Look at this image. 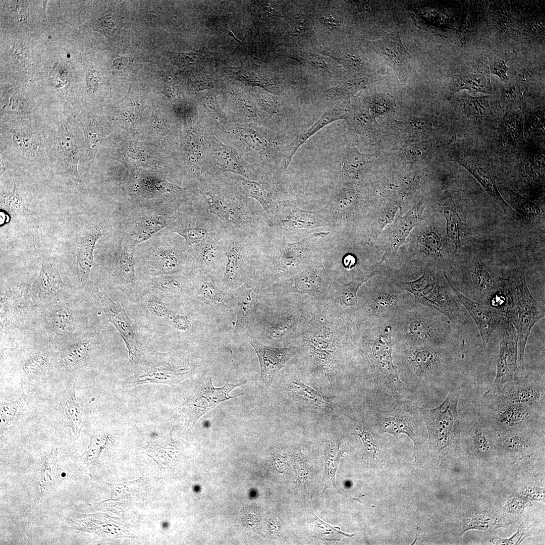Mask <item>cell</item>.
<instances>
[{
	"mask_svg": "<svg viewBox=\"0 0 545 545\" xmlns=\"http://www.w3.org/2000/svg\"><path fill=\"white\" fill-rule=\"evenodd\" d=\"M97 295L105 316L113 323L124 340L129 354L128 364L137 365L140 361L144 349L136 324L125 308L114 302L101 288Z\"/></svg>",
	"mask_w": 545,
	"mask_h": 545,
	"instance_id": "14",
	"label": "cell"
},
{
	"mask_svg": "<svg viewBox=\"0 0 545 545\" xmlns=\"http://www.w3.org/2000/svg\"><path fill=\"white\" fill-rule=\"evenodd\" d=\"M257 239H232L230 246L226 253V266L222 277V282L225 286H229L233 284L241 274L242 275L248 274L244 269L257 258Z\"/></svg>",
	"mask_w": 545,
	"mask_h": 545,
	"instance_id": "19",
	"label": "cell"
},
{
	"mask_svg": "<svg viewBox=\"0 0 545 545\" xmlns=\"http://www.w3.org/2000/svg\"><path fill=\"white\" fill-rule=\"evenodd\" d=\"M376 271L367 276L354 279L350 283L341 287L339 294L343 303L347 306H353L357 304V292L361 284L369 278L375 275Z\"/></svg>",
	"mask_w": 545,
	"mask_h": 545,
	"instance_id": "48",
	"label": "cell"
},
{
	"mask_svg": "<svg viewBox=\"0 0 545 545\" xmlns=\"http://www.w3.org/2000/svg\"><path fill=\"white\" fill-rule=\"evenodd\" d=\"M213 162L217 172H229L239 174L247 179L257 180V176L245 165L240 157L229 147L215 142L212 149Z\"/></svg>",
	"mask_w": 545,
	"mask_h": 545,
	"instance_id": "29",
	"label": "cell"
},
{
	"mask_svg": "<svg viewBox=\"0 0 545 545\" xmlns=\"http://www.w3.org/2000/svg\"><path fill=\"white\" fill-rule=\"evenodd\" d=\"M499 397L517 403L529 404L544 408V385L529 379L511 382L505 384L497 394Z\"/></svg>",
	"mask_w": 545,
	"mask_h": 545,
	"instance_id": "25",
	"label": "cell"
},
{
	"mask_svg": "<svg viewBox=\"0 0 545 545\" xmlns=\"http://www.w3.org/2000/svg\"><path fill=\"white\" fill-rule=\"evenodd\" d=\"M94 343V338L89 337L67 347L63 352L62 363L66 368L75 367L87 356Z\"/></svg>",
	"mask_w": 545,
	"mask_h": 545,
	"instance_id": "43",
	"label": "cell"
},
{
	"mask_svg": "<svg viewBox=\"0 0 545 545\" xmlns=\"http://www.w3.org/2000/svg\"><path fill=\"white\" fill-rule=\"evenodd\" d=\"M355 263V258L351 255H348L344 258V264L348 267H352Z\"/></svg>",
	"mask_w": 545,
	"mask_h": 545,
	"instance_id": "63",
	"label": "cell"
},
{
	"mask_svg": "<svg viewBox=\"0 0 545 545\" xmlns=\"http://www.w3.org/2000/svg\"><path fill=\"white\" fill-rule=\"evenodd\" d=\"M473 428V440L475 449L477 453L482 457H488L490 453V447L486 439L485 432L478 422L475 423Z\"/></svg>",
	"mask_w": 545,
	"mask_h": 545,
	"instance_id": "54",
	"label": "cell"
},
{
	"mask_svg": "<svg viewBox=\"0 0 545 545\" xmlns=\"http://www.w3.org/2000/svg\"><path fill=\"white\" fill-rule=\"evenodd\" d=\"M249 343L254 349L260 366V378L271 385L277 374L287 362L297 352L295 348H273L265 345L255 339Z\"/></svg>",
	"mask_w": 545,
	"mask_h": 545,
	"instance_id": "21",
	"label": "cell"
},
{
	"mask_svg": "<svg viewBox=\"0 0 545 545\" xmlns=\"http://www.w3.org/2000/svg\"><path fill=\"white\" fill-rule=\"evenodd\" d=\"M347 109L342 104H338L328 108L322 117L309 129L297 138L285 152L284 167L286 170L298 149L312 135L331 122L345 118Z\"/></svg>",
	"mask_w": 545,
	"mask_h": 545,
	"instance_id": "30",
	"label": "cell"
},
{
	"mask_svg": "<svg viewBox=\"0 0 545 545\" xmlns=\"http://www.w3.org/2000/svg\"><path fill=\"white\" fill-rule=\"evenodd\" d=\"M498 327L500 342L497 359V372L491 389L485 393L487 394H497L505 384L519 378L517 332L504 316Z\"/></svg>",
	"mask_w": 545,
	"mask_h": 545,
	"instance_id": "13",
	"label": "cell"
},
{
	"mask_svg": "<svg viewBox=\"0 0 545 545\" xmlns=\"http://www.w3.org/2000/svg\"><path fill=\"white\" fill-rule=\"evenodd\" d=\"M369 82L367 78H356L349 80L342 84L331 88L325 91V96L329 99H335L354 94L364 88Z\"/></svg>",
	"mask_w": 545,
	"mask_h": 545,
	"instance_id": "45",
	"label": "cell"
},
{
	"mask_svg": "<svg viewBox=\"0 0 545 545\" xmlns=\"http://www.w3.org/2000/svg\"><path fill=\"white\" fill-rule=\"evenodd\" d=\"M1 199L6 208L13 215L23 214L28 211V209L18 194L14 181L13 190L9 193L3 194Z\"/></svg>",
	"mask_w": 545,
	"mask_h": 545,
	"instance_id": "50",
	"label": "cell"
},
{
	"mask_svg": "<svg viewBox=\"0 0 545 545\" xmlns=\"http://www.w3.org/2000/svg\"><path fill=\"white\" fill-rule=\"evenodd\" d=\"M232 238L219 231L208 235L201 242L191 246L193 272L210 275L218 269L229 249Z\"/></svg>",
	"mask_w": 545,
	"mask_h": 545,
	"instance_id": "15",
	"label": "cell"
},
{
	"mask_svg": "<svg viewBox=\"0 0 545 545\" xmlns=\"http://www.w3.org/2000/svg\"><path fill=\"white\" fill-rule=\"evenodd\" d=\"M314 526L316 536L323 540H339L344 536L352 535L342 532L339 527L333 526L324 522L316 516L314 521Z\"/></svg>",
	"mask_w": 545,
	"mask_h": 545,
	"instance_id": "49",
	"label": "cell"
},
{
	"mask_svg": "<svg viewBox=\"0 0 545 545\" xmlns=\"http://www.w3.org/2000/svg\"><path fill=\"white\" fill-rule=\"evenodd\" d=\"M452 91L457 92L467 89L470 92H481L491 94L492 87L487 72H477L466 76H462L454 80L450 86Z\"/></svg>",
	"mask_w": 545,
	"mask_h": 545,
	"instance_id": "37",
	"label": "cell"
},
{
	"mask_svg": "<svg viewBox=\"0 0 545 545\" xmlns=\"http://www.w3.org/2000/svg\"><path fill=\"white\" fill-rule=\"evenodd\" d=\"M471 280L479 295L489 301L499 291L500 278H497L492 271L479 259L477 260L471 273Z\"/></svg>",
	"mask_w": 545,
	"mask_h": 545,
	"instance_id": "33",
	"label": "cell"
},
{
	"mask_svg": "<svg viewBox=\"0 0 545 545\" xmlns=\"http://www.w3.org/2000/svg\"><path fill=\"white\" fill-rule=\"evenodd\" d=\"M373 155L361 153L354 147L348 152L343 162V173L350 178H356L368 164L372 161Z\"/></svg>",
	"mask_w": 545,
	"mask_h": 545,
	"instance_id": "44",
	"label": "cell"
},
{
	"mask_svg": "<svg viewBox=\"0 0 545 545\" xmlns=\"http://www.w3.org/2000/svg\"><path fill=\"white\" fill-rule=\"evenodd\" d=\"M423 244L429 253L435 255L441 254L443 247L442 241L440 236L435 231H427L423 237Z\"/></svg>",
	"mask_w": 545,
	"mask_h": 545,
	"instance_id": "56",
	"label": "cell"
},
{
	"mask_svg": "<svg viewBox=\"0 0 545 545\" xmlns=\"http://www.w3.org/2000/svg\"><path fill=\"white\" fill-rule=\"evenodd\" d=\"M369 48L381 56L401 80L407 79L412 57L403 44L398 28L376 40L367 41Z\"/></svg>",
	"mask_w": 545,
	"mask_h": 545,
	"instance_id": "17",
	"label": "cell"
},
{
	"mask_svg": "<svg viewBox=\"0 0 545 545\" xmlns=\"http://www.w3.org/2000/svg\"><path fill=\"white\" fill-rule=\"evenodd\" d=\"M459 102L466 114L480 119L485 116L490 107L487 97H466L461 99Z\"/></svg>",
	"mask_w": 545,
	"mask_h": 545,
	"instance_id": "47",
	"label": "cell"
},
{
	"mask_svg": "<svg viewBox=\"0 0 545 545\" xmlns=\"http://www.w3.org/2000/svg\"><path fill=\"white\" fill-rule=\"evenodd\" d=\"M245 383V381L236 384H230L228 378L224 386L215 387L212 383V375L200 379L191 396L183 404L185 425L187 427L193 425L203 415L220 403L241 395L242 394L231 396L229 393Z\"/></svg>",
	"mask_w": 545,
	"mask_h": 545,
	"instance_id": "12",
	"label": "cell"
},
{
	"mask_svg": "<svg viewBox=\"0 0 545 545\" xmlns=\"http://www.w3.org/2000/svg\"><path fill=\"white\" fill-rule=\"evenodd\" d=\"M382 426L386 431L392 433L396 437H397L398 434L402 432L406 433L415 443L413 432L407 421L389 417L383 419Z\"/></svg>",
	"mask_w": 545,
	"mask_h": 545,
	"instance_id": "53",
	"label": "cell"
},
{
	"mask_svg": "<svg viewBox=\"0 0 545 545\" xmlns=\"http://www.w3.org/2000/svg\"><path fill=\"white\" fill-rule=\"evenodd\" d=\"M143 303L149 311L158 317L169 319L173 314L161 299L151 293L144 297Z\"/></svg>",
	"mask_w": 545,
	"mask_h": 545,
	"instance_id": "51",
	"label": "cell"
},
{
	"mask_svg": "<svg viewBox=\"0 0 545 545\" xmlns=\"http://www.w3.org/2000/svg\"><path fill=\"white\" fill-rule=\"evenodd\" d=\"M498 443L501 448L508 453L522 452L531 445V441L529 437L515 433L501 435Z\"/></svg>",
	"mask_w": 545,
	"mask_h": 545,
	"instance_id": "46",
	"label": "cell"
},
{
	"mask_svg": "<svg viewBox=\"0 0 545 545\" xmlns=\"http://www.w3.org/2000/svg\"><path fill=\"white\" fill-rule=\"evenodd\" d=\"M108 227L104 223L93 224L79 238L77 244V273L82 284L88 281L93 266L95 246L98 240L108 233Z\"/></svg>",
	"mask_w": 545,
	"mask_h": 545,
	"instance_id": "22",
	"label": "cell"
},
{
	"mask_svg": "<svg viewBox=\"0 0 545 545\" xmlns=\"http://www.w3.org/2000/svg\"><path fill=\"white\" fill-rule=\"evenodd\" d=\"M64 286L57 262L51 259L44 260L36 282L38 295L42 297L54 296Z\"/></svg>",
	"mask_w": 545,
	"mask_h": 545,
	"instance_id": "31",
	"label": "cell"
},
{
	"mask_svg": "<svg viewBox=\"0 0 545 545\" xmlns=\"http://www.w3.org/2000/svg\"><path fill=\"white\" fill-rule=\"evenodd\" d=\"M1 154L5 157L8 168L51 167L45 125L35 128L1 125Z\"/></svg>",
	"mask_w": 545,
	"mask_h": 545,
	"instance_id": "5",
	"label": "cell"
},
{
	"mask_svg": "<svg viewBox=\"0 0 545 545\" xmlns=\"http://www.w3.org/2000/svg\"><path fill=\"white\" fill-rule=\"evenodd\" d=\"M402 289L413 294L416 298L428 305L446 313L451 318L459 317V308L452 305L443 294H440L437 280L428 272H424L417 280L411 282H399Z\"/></svg>",
	"mask_w": 545,
	"mask_h": 545,
	"instance_id": "20",
	"label": "cell"
},
{
	"mask_svg": "<svg viewBox=\"0 0 545 545\" xmlns=\"http://www.w3.org/2000/svg\"><path fill=\"white\" fill-rule=\"evenodd\" d=\"M21 399L9 403L1 402V419L3 424L10 425L14 421L21 406Z\"/></svg>",
	"mask_w": 545,
	"mask_h": 545,
	"instance_id": "55",
	"label": "cell"
},
{
	"mask_svg": "<svg viewBox=\"0 0 545 545\" xmlns=\"http://www.w3.org/2000/svg\"><path fill=\"white\" fill-rule=\"evenodd\" d=\"M334 221L329 207L314 212L305 211L286 200L277 206L270 220V229L275 234L286 238L298 230L331 226Z\"/></svg>",
	"mask_w": 545,
	"mask_h": 545,
	"instance_id": "10",
	"label": "cell"
},
{
	"mask_svg": "<svg viewBox=\"0 0 545 545\" xmlns=\"http://www.w3.org/2000/svg\"><path fill=\"white\" fill-rule=\"evenodd\" d=\"M344 452L340 450V444L336 442H330L326 444L324 450V468L322 477L324 490L330 487L343 494L336 486L335 475L339 461Z\"/></svg>",
	"mask_w": 545,
	"mask_h": 545,
	"instance_id": "38",
	"label": "cell"
},
{
	"mask_svg": "<svg viewBox=\"0 0 545 545\" xmlns=\"http://www.w3.org/2000/svg\"><path fill=\"white\" fill-rule=\"evenodd\" d=\"M190 189L217 219L220 231L232 239H256L270 229L262 207L243 195L228 176L202 178Z\"/></svg>",
	"mask_w": 545,
	"mask_h": 545,
	"instance_id": "1",
	"label": "cell"
},
{
	"mask_svg": "<svg viewBox=\"0 0 545 545\" xmlns=\"http://www.w3.org/2000/svg\"><path fill=\"white\" fill-rule=\"evenodd\" d=\"M499 292L502 302L498 310L517 334V363L519 370L522 371L529 336L535 323L544 316V308L530 293L524 267L516 268L506 279L500 278Z\"/></svg>",
	"mask_w": 545,
	"mask_h": 545,
	"instance_id": "4",
	"label": "cell"
},
{
	"mask_svg": "<svg viewBox=\"0 0 545 545\" xmlns=\"http://www.w3.org/2000/svg\"><path fill=\"white\" fill-rule=\"evenodd\" d=\"M260 281L252 275L237 289L235 293L236 321L234 332L240 333L245 325L256 305Z\"/></svg>",
	"mask_w": 545,
	"mask_h": 545,
	"instance_id": "27",
	"label": "cell"
},
{
	"mask_svg": "<svg viewBox=\"0 0 545 545\" xmlns=\"http://www.w3.org/2000/svg\"><path fill=\"white\" fill-rule=\"evenodd\" d=\"M448 284L459 301L465 307L475 321L483 345L488 342L494 331L498 328L504 316L497 309L477 303L458 291L448 279Z\"/></svg>",
	"mask_w": 545,
	"mask_h": 545,
	"instance_id": "23",
	"label": "cell"
},
{
	"mask_svg": "<svg viewBox=\"0 0 545 545\" xmlns=\"http://www.w3.org/2000/svg\"><path fill=\"white\" fill-rule=\"evenodd\" d=\"M505 190L508 195L515 210L523 220L532 221L540 216L541 209L534 202L522 196L509 187H505Z\"/></svg>",
	"mask_w": 545,
	"mask_h": 545,
	"instance_id": "42",
	"label": "cell"
},
{
	"mask_svg": "<svg viewBox=\"0 0 545 545\" xmlns=\"http://www.w3.org/2000/svg\"><path fill=\"white\" fill-rule=\"evenodd\" d=\"M107 442V437L105 434H99L92 436L88 449L81 456L82 461L85 462L95 461L105 448Z\"/></svg>",
	"mask_w": 545,
	"mask_h": 545,
	"instance_id": "52",
	"label": "cell"
},
{
	"mask_svg": "<svg viewBox=\"0 0 545 545\" xmlns=\"http://www.w3.org/2000/svg\"><path fill=\"white\" fill-rule=\"evenodd\" d=\"M135 247L115 231L104 255V268L111 284L132 300L142 285L136 270Z\"/></svg>",
	"mask_w": 545,
	"mask_h": 545,
	"instance_id": "7",
	"label": "cell"
},
{
	"mask_svg": "<svg viewBox=\"0 0 545 545\" xmlns=\"http://www.w3.org/2000/svg\"><path fill=\"white\" fill-rule=\"evenodd\" d=\"M288 390L293 396L308 404L321 408L330 406L329 401L319 392L306 385L297 377L291 379Z\"/></svg>",
	"mask_w": 545,
	"mask_h": 545,
	"instance_id": "40",
	"label": "cell"
},
{
	"mask_svg": "<svg viewBox=\"0 0 545 545\" xmlns=\"http://www.w3.org/2000/svg\"><path fill=\"white\" fill-rule=\"evenodd\" d=\"M140 280L152 294L159 298L183 294L186 287L192 285L191 276L186 275H163Z\"/></svg>",
	"mask_w": 545,
	"mask_h": 545,
	"instance_id": "28",
	"label": "cell"
},
{
	"mask_svg": "<svg viewBox=\"0 0 545 545\" xmlns=\"http://www.w3.org/2000/svg\"><path fill=\"white\" fill-rule=\"evenodd\" d=\"M391 302L389 298L385 296H380L375 302V307L378 310H383L391 305Z\"/></svg>",
	"mask_w": 545,
	"mask_h": 545,
	"instance_id": "62",
	"label": "cell"
},
{
	"mask_svg": "<svg viewBox=\"0 0 545 545\" xmlns=\"http://www.w3.org/2000/svg\"><path fill=\"white\" fill-rule=\"evenodd\" d=\"M410 330L412 334L419 337H424L427 335L428 330L423 323L415 321L410 325Z\"/></svg>",
	"mask_w": 545,
	"mask_h": 545,
	"instance_id": "60",
	"label": "cell"
},
{
	"mask_svg": "<svg viewBox=\"0 0 545 545\" xmlns=\"http://www.w3.org/2000/svg\"><path fill=\"white\" fill-rule=\"evenodd\" d=\"M459 398L458 393L451 391L439 406L422 412L431 442L440 451L450 444L459 433L460 422L457 411Z\"/></svg>",
	"mask_w": 545,
	"mask_h": 545,
	"instance_id": "11",
	"label": "cell"
},
{
	"mask_svg": "<svg viewBox=\"0 0 545 545\" xmlns=\"http://www.w3.org/2000/svg\"><path fill=\"white\" fill-rule=\"evenodd\" d=\"M137 276L145 278L193 274L191 246L179 234L167 228L135 247Z\"/></svg>",
	"mask_w": 545,
	"mask_h": 545,
	"instance_id": "3",
	"label": "cell"
},
{
	"mask_svg": "<svg viewBox=\"0 0 545 545\" xmlns=\"http://www.w3.org/2000/svg\"><path fill=\"white\" fill-rule=\"evenodd\" d=\"M488 401L481 409L480 419L502 430L521 428L537 421L544 408L525 403H513L496 394H485Z\"/></svg>",
	"mask_w": 545,
	"mask_h": 545,
	"instance_id": "9",
	"label": "cell"
},
{
	"mask_svg": "<svg viewBox=\"0 0 545 545\" xmlns=\"http://www.w3.org/2000/svg\"><path fill=\"white\" fill-rule=\"evenodd\" d=\"M51 167L66 172L82 182L78 171L79 160L85 153V143L79 121L62 119L45 123Z\"/></svg>",
	"mask_w": 545,
	"mask_h": 545,
	"instance_id": "6",
	"label": "cell"
},
{
	"mask_svg": "<svg viewBox=\"0 0 545 545\" xmlns=\"http://www.w3.org/2000/svg\"><path fill=\"white\" fill-rule=\"evenodd\" d=\"M191 198L184 194L140 201L126 199L115 209L116 231L135 247L172 224L181 206Z\"/></svg>",
	"mask_w": 545,
	"mask_h": 545,
	"instance_id": "2",
	"label": "cell"
},
{
	"mask_svg": "<svg viewBox=\"0 0 545 545\" xmlns=\"http://www.w3.org/2000/svg\"><path fill=\"white\" fill-rule=\"evenodd\" d=\"M489 69L492 73L497 75L503 81L509 79L507 75L508 68L504 60H499L494 61L490 64Z\"/></svg>",
	"mask_w": 545,
	"mask_h": 545,
	"instance_id": "58",
	"label": "cell"
},
{
	"mask_svg": "<svg viewBox=\"0 0 545 545\" xmlns=\"http://www.w3.org/2000/svg\"><path fill=\"white\" fill-rule=\"evenodd\" d=\"M167 228L182 237L189 246L220 231L217 219L197 194L181 206L176 219Z\"/></svg>",
	"mask_w": 545,
	"mask_h": 545,
	"instance_id": "8",
	"label": "cell"
},
{
	"mask_svg": "<svg viewBox=\"0 0 545 545\" xmlns=\"http://www.w3.org/2000/svg\"><path fill=\"white\" fill-rule=\"evenodd\" d=\"M228 177L243 195L259 203L270 220L277 206L287 200L282 184L277 178L261 177L259 181H254L236 176Z\"/></svg>",
	"mask_w": 545,
	"mask_h": 545,
	"instance_id": "16",
	"label": "cell"
},
{
	"mask_svg": "<svg viewBox=\"0 0 545 545\" xmlns=\"http://www.w3.org/2000/svg\"><path fill=\"white\" fill-rule=\"evenodd\" d=\"M61 418L64 424L71 427L76 436H79L82 427V413L75 396V384L64 394L61 403Z\"/></svg>",
	"mask_w": 545,
	"mask_h": 545,
	"instance_id": "36",
	"label": "cell"
},
{
	"mask_svg": "<svg viewBox=\"0 0 545 545\" xmlns=\"http://www.w3.org/2000/svg\"><path fill=\"white\" fill-rule=\"evenodd\" d=\"M424 209V205L421 201L414 205L405 215L402 216L400 213L390 228L383 259L396 254L405 242L412 229L421 223Z\"/></svg>",
	"mask_w": 545,
	"mask_h": 545,
	"instance_id": "24",
	"label": "cell"
},
{
	"mask_svg": "<svg viewBox=\"0 0 545 545\" xmlns=\"http://www.w3.org/2000/svg\"><path fill=\"white\" fill-rule=\"evenodd\" d=\"M415 361L420 369L426 370L433 365L435 362V357L430 351L423 350L416 353Z\"/></svg>",
	"mask_w": 545,
	"mask_h": 545,
	"instance_id": "57",
	"label": "cell"
},
{
	"mask_svg": "<svg viewBox=\"0 0 545 545\" xmlns=\"http://www.w3.org/2000/svg\"><path fill=\"white\" fill-rule=\"evenodd\" d=\"M191 279L193 288L198 295L215 304L227 307V294L217 287L213 277L196 272Z\"/></svg>",
	"mask_w": 545,
	"mask_h": 545,
	"instance_id": "35",
	"label": "cell"
},
{
	"mask_svg": "<svg viewBox=\"0 0 545 545\" xmlns=\"http://www.w3.org/2000/svg\"><path fill=\"white\" fill-rule=\"evenodd\" d=\"M138 364L139 368L136 372L124 381L126 387L153 383L176 385L189 375L187 368L175 369L165 361H147L141 359Z\"/></svg>",
	"mask_w": 545,
	"mask_h": 545,
	"instance_id": "18",
	"label": "cell"
},
{
	"mask_svg": "<svg viewBox=\"0 0 545 545\" xmlns=\"http://www.w3.org/2000/svg\"><path fill=\"white\" fill-rule=\"evenodd\" d=\"M458 161L477 179L505 212L510 210L514 212L501 195L495 180L486 168L468 159L459 158Z\"/></svg>",
	"mask_w": 545,
	"mask_h": 545,
	"instance_id": "32",
	"label": "cell"
},
{
	"mask_svg": "<svg viewBox=\"0 0 545 545\" xmlns=\"http://www.w3.org/2000/svg\"><path fill=\"white\" fill-rule=\"evenodd\" d=\"M79 121L85 143L84 158L92 163L103 140L111 133L112 126L104 117L93 114L82 115Z\"/></svg>",
	"mask_w": 545,
	"mask_h": 545,
	"instance_id": "26",
	"label": "cell"
},
{
	"mask_svg": "<svg viewBox=\"0 0 545 545\" xmlns=\"http://www.w3.org/2000/svg\"><path fill=\"white\" fill-rule=\"evenodd\" d=\"M372 351L373 357L379 364L382 373L393 383L394 387H401L402 383L392 362L391 347L387 338L380 336L373 344Z\"/></svg>",
	"mask_w": 545,
	"mask_h": 545,
	"instance_id": "34",
	"label": "cell"
},
{
	"mask_svg": "<svg viewBox=\"0 0 545 545\" xmlns=\"http://www.w3.org/2000/svg\"><path fill=\"white\" fill-rule=\"evenodd\" d=\"M356 432L357 434L360 437L368 449L375 451L376 449H375V447H376V446L374 445L373 439L368 432L361 430L359 428L356 429Z\"/></svg>",
	"mask_w": 545,
	"mask_h": 545,
	"instance_id": "61",
	"label": "cell"
},
{
	"mask_svg": "<svg viewBox=\"0 0 545 545\" xmlns=\"http://www.w3.org/2000/svg\"><path fill=\"white\" fill-rule=\"evenodd\" d=\"M169 319L174 326L180 331H186L190 328L189 318L185 315L173 313Z\"/></svg>",
	"mask_w": 545,
	"mask_h": 545,
	"instance_id": "59",
	"label": "cell"
},
{
	"mask_svg": "<svg viewBox=\"0 0 545 545\" xmlns=\"http://www.w3.org/2000/svg\"><path fill=\"white\" fill-rule=\"evenodd\" d=\"M443 214L446 220V231L448 237L455 245L454 252L459 248L461 241L465 235L466 227L456 209L449 205H445L442 208Z\"/></svg>",
	"mask_w": 545,
	"mask_h": 545,
	"instance_id": "41",
	"label": "cell"
},
{
	"mask_svg": "<svg viewBox=\"0 0 545 545\" xmlns=\"http://www.w3.org/2000/svg\"><path fill=\"white\" fill-rule=\"evenodd\" d=\"M45 322L53 334L63 336L68 334L72 329V314L68 306L57 305L47 313Z\"/></svg>",
	"mask_w": 545,
	"mask_h": 545,
	"instance_id": "39",
	"label": "cell"
}]
</instances>
